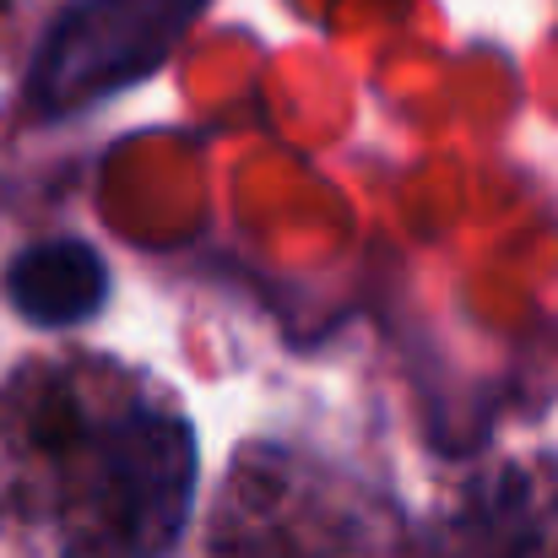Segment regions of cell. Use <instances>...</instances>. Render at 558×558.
<instances>
[{
  "instance_id": "1",
  "label": "cell",
  "mask_w": 558,
  "mask_h": 558,
  "mask_svg": "<svg viewBox=\"0 0 558 558\" xmlns=\"http://www.w3.org/2000/svg\"><path fill=\"white\" fill-rule=\"evenodd\" d=\"M60 439L87 456L93 488V526L114 558H169L190 526L195 505V428L190 417L153 407L142 396L120 401L114 412L65 407Z\"/></svg>"
},
{
  "instance_id": "2",
  "label": "cell",
  "mask_w": 558,
  "mask_h": 558,
  "mask_svg": "<svg viewBox=\"0 0 558 558\" xmlns=\"http://www.w3.org/2000/svg\"><path fill=\"white\" fill-rule=\"evenodd\" d=\"M211 0H65L22 76L38 120H76L153 82Z\"/></svg>"
},
{
  "instance_id": "3",
  "label": "cell",
  "mask_w": 558,
  "mask_h": 558,
  "mask_svg": "<svg viewBox=\"0 0 558 558\" xmlns=\"http://www.w3.org/2000/svg\"><path fill=\"white\" fill-rule=\"evenodd\" d=\"M0 288H5V304L33 331H76L109 310L114 271L93 239L49 233V239H33L11 255Z\"/></svg>"
}]
</instances>
